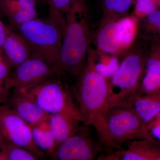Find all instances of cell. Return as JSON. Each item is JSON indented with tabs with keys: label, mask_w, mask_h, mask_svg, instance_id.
<instances>
[{
	"label": "cell",
	"mask_w": 160,
	"mask_h": 160,
	"mask_svg": "<svg viewBox=\"0 0 160 160\" xmlns=\"http://www.w3.org/2000/svg\"><path fill=\"white\" fill-rule=\"evenodd\" d=\"M97 57V52L90 44L87 62L78 77L75 95L82 123L93 126L102 145L110 149L107 123L110 108L109 82L96 70Z\"/></svg>",
	"instance_id": "1"
},
{
	"label": "cell",
	"mask_w": 160,
	"mask_h": 160,
	"mask_svg": "<svg viewBox=\"0 0 160 160\" xmlns=\"http://www.w3.org/2000/svg\"><path fill=\"white\" fill-rule=\"evenodd\" d=\"M85 0H72L66 14L58 69L79 77L86 66L92 37L91 19Z\"/></svg>",
	"instance_id": "2"
},
{
	"label": "cell",
	"mask_w": 160,
	"mask_h": 160,
	"mask_svg": "<svg viewBox=\"0 0 160 160\" xmlns=\"http://www.w3.org/2000/svg\"><path fill=\"white\" fill-rule=\"evenodd\" d=\"M124 53L117 71L108 80L110 108L129 105L139 92L140 81L145 68L149 41L142 37Z\"/></svg>",
	"instance_id": "3"
},
{
	"label": "cell",
	"mask_w": 160,
	"mask_h": 160,
	"mask_svg": "<svg viewBox=\"0 0 160 160\" xmlns=\"http://www.w3.org/2000/svg\"><path fill=\"white\" fill-rule=\"evenodd\" d=\"M16 29L30 45L32 56L45 61L59 71L63 32L57 23L50 18H37L21 24Z\"/></svg>",
	"instance_id": "4"
},
{
	"label": "cell",
	"mask_w": 160,
	"mask_h": 160,
	"mask_svg": "<svg viewBox=\"0 0 160 160\" xmlns=\"http://www.w3.org/2000/svg\"><path fill=\"white\" fill-rule=\"evenodd\" d=\"M21 92L34 100L49 114L73 113L79 116L82 122L72 93L67 85L60 80L51 78Z\"/></svg>",
	"instance_id": "5"
},
{
	"label": "cell",
	"mask_w": 160,
	"mask_h": 160,
	"mask_svg": "<svg viewBox=\"0 0 160 160\" xmlns=\"http://www.w3.org/2000/svg\"><path fill=\"white\" fill-rule=\"evenodd\" d=\"M107 123L111 149L137 138L153 140L146 126L129 105L111 107Z\"/></svg>",
	"instance_id": "6"
},
{
	"label": "cell",
	"mask_w": 160,
	"mask_h": 160,
	"mask_svg": "<svg viewBox=\"0 0 160 160\" xmlns=\"http://www.w3.org/2000/svg\"><path fill=\"white\" fill-rule=\"evenodd\" d=\"M0 129L9 142L26 149L39 158L45 156V152L33 141L31 126L8 104L0 105Z\"/></svg>",
	"instance_id": "7"
},
{
	"label": "cell",
	"mask_w": 160,
	"mask_h": 160,
	"mask_svg": "<svg viewBox=\"0 0 160 160\" xmlns=\"http://www.w3.org/2000/svg\"><path fill=\"white\" fill-rule=\"evenodd\" d=\"M60 73L45 61L31 56L14 69L5 84L10 89L25 91Z\"/></svg>",
	"instance_id": "8"
},
{
	"label": "cell",
	"mask_w": 160,
	"mask_h": 160,
	"mask_svg": "<svg viewBox=\"0 0 160 160\" xmlns=\"http://www.w3.org/2000/svg\"><path fill=\"white\" fill-rule=\"evenodd\" d=\"M88 126L85 125V127H80L74 134L59 145L50 157L52 159H94L101 150L102 144L92 138Z\"/></svg>",
	"instance_id": "9"
},
{
	"label": "cell",
	"mask_w": 160,
	"mask_h": 160,
	"mask_svg": "<svg viewBox=\"0 0 160 160\" xmlns=\"http://www.w3.org/2000/svg\"><path fill=\"white\" fill-rule=\"evenodd\" d=\"M118 19L103 16L94 36L95 50L106 55H121Z\"/></svg>",
	"instance_id": "10"
},
{
	"label": "cell",
	"mask_w": 160,
	"mask_h": 160,
	"mask_svg": "<svg viewBox=\"0 0 160 160\" xmlns=\"http://www.w3.org/2000/svg\"><path fill=\"white\" fill-rule=\"evenodd\" d=\"M99 160H160V147L154 140L130 142L125 149L98 157Z\"/></svg>",
	"instance_id": "11"
},
{
	"label": "cell",
	"mask_w": 160,
	"mask_h": 160,
	"mask_svg": "<svg viewBox=\"0 0 160 160\" xmlns=\"http://www.w3.org/2000/svg\"><path fill=\"white\" fill-rule=\"evenodd\" d=\"M8 105L31 126L48 120L50 115L34 100L13 88L9 93Z\"/></svg>",
	"instance_id": "12"
},
{
	"label": "cell",
	"mask_w": 160,
	"mask_h": 160,
	"mask_svg": "<svg viewBox=\"0 0 160 160\" xmlns=\"http://www.w3.org/2000/svg\"><path fill=\"white\" fill-rule=\"evenodd\" d=\"M3 52L12 69H16L31 56V47L27 40L18 31L8 26Z\"/></svg>",
	"instance_id": "13"
},
{
	"label": "cell",
	"mask_w": 160,
	"mask_h": 160,
	"mask_svg": "<svg viewBox=\"0 0 160 160\" xmlns=\"http://www.w3.org/2000/svg\"><path fill=\"white\" fill-rule=\"evenodd\" d=\"M36 0H0V9L16 28L38 18Z\"/></svg>",
	"instance_id": "14"
},
{
	"label": "cell",
	"mask_w": 160,
	"mask_h": 160,
	"mask_svg": "<svg viewBox=\"0 0 160 160\" xmlns=\"http://www.w3.org/2000/svg\"><path fill=\"white\" fill-rule=\"evenodd\" d=\"M129 106L147 127L160 113V91L149 93L139 91L132 100Z\"/></svg>",
	"instance_id": "15"
},
{
	"label": "cell",
	"mask_w": 160,
	"mask_h": 160,
	"mask_svg": "<svg viewBox=\"0 0 160 160\" xmlns=\"http://www.w3.org/2000/svg\"><path fill=\"white\" fill-rule=\"evenodd\" d=\"M48 122L55 141L56 148L77 131L80 127L79 123L82 122V120L77 115L62 112L50 114Z\"/></svg>",
	"instance_id": "16"
},
{
	"label": "cell",
	"mask_w": 160,
	"mask_h": 160,
	"mask_svg": "<svg viewBox=\"0 0 160 160\" xmlns=\"http://www.w3.org/2000/svg\"><path fill=\"white\" fill-rule=\"evenodd\" d=\"M139 19L128 15L118 21V31L121 55L124 54L135 42L138 31Z\"/></svg>",
	"instance_id": "17"
},
{
	"label": "cell",
	"mask_w": 160,
	"mask_h": 160,
	"mask_svg": "<svg viewBox=\"0 0 160 160\" xmlns=\"http://www.w3.org/2000/svg\"><path fill=\"white\" fill-rule=\"evenodd\" d=\"M32 138L37 146L51 157L56 149L55 141L48 120L31 126Z\"/></svg>",
	"instance_id": "18"
},
{
	"label": "cell",
	"mask_w": 160,
	"mask_h": 160,
	"mask_svg": "<svg viewBox=\"0 0 160 160\" xmlns=\"http://www.w3.org/2000/svg\"><path fill=\"white\" fill-rule=\"evenodd\" d=\"M138 29L144 38H160V9H156L145 17L139 19Z\"/></svg>",
	"instance_id": "19"
},
{
	"label": "cell",
	"mask_w": 160,
	"mask_h": 160,
	"mask_svg": "<svg viewBox=\"0 0 160 160\" xmlns=\"http://www.w3.org/2000/svg\"><path fill=\"white\" fill-rule=\"evenodd\" d=\"M136 0H102L103 16L119 19L126 16Z\"/></svg>",
	"instance_id": "20"
},
{
	"label": "cell",
	"mask_w": 160,
	"mask_h": 160,
	"mask_svg": "<svg viewBox=\"0 0 160 160\" xmlns=\"http://www.w3.org/2000/svg\"><path fill=\"white\" fill-rule=\"evenodd\" d=\"M49 7V18L57 23L64 32L66 18L63 14H67L72 0H44Z\"/></svg>",
	"instance_id": "21"
},
{
	"label": "cell",
	"mask_w": 160,
	"mask_h": 160,
	"mask_svg": "<svg viewBox=\"0 0 160 160\" xmlns=\"http://www.w3.org/2000/svg\"><path fill=\"white\" fill-rule=\"evenodd\" d=\"M97 52V57L95 64L96 70L99 74L109 80L112 77L120 65L118 57Z\"/></svg>",
	"instance_id": "22"
},
{
	"label": "cell",
	"mask_w": 160,
	"mask_h": 160,
	"mask_svg": "<svg viewBox=\"0 0 160 160\" xmlns=\"http://www.w3.org/2000/svg\"><path fill=\"white\" fill-rule=\"evenodd\" d=\"M6 160H37L38 158L21 146L7 141L0 148Z\"/></svg>",
	"instance_id": "23"
},
{
	"label": "cell",
	"mask_w": 160,
	"mask_h": 160,
	"mask_svg": "<svg viewBox=\"0 0 160 160\" xmlns=\"http://www.w3.org/2000/svg\"><path fill=\"white\" fill-rule=\"evenodd\" d=\"M145 59V68L160 73V38L149 39Z\"/></svg>",
	"instance_id": "24"
},
{
	"label": "cell",
	"mask_w": 160,
	"mask_h": 160,
	"mask_svg": "<svg viewBox=\"0 0 160 160\" xmlns=\"http://www.w3.org/2000/svg\"><path fill=\"white\" fill-rule=\"evenodd\" d=\"M144 75L139 85V91L142 93H149L160 91V73L144 69Z\"/></svg>",
	"instance_id": "25"
},
{
	"label": "cell",
	"mask_w": 160,
	"mask_h": 160,
	"mask_svg": "<svg viewBox=\"0 0 160 160\" xmlns=\"http://www.w3.org/2000/svg\"><path fill=\"white\" fill-rule=\"evenodd\" d=\"M133 15L139 19L158 9V0H136Z\"/></svg>",
	"instance_id": "26"
},
{
	"label": "cell",
	"mask_w": 160,
	"mask_h": 160,
	"mask_svg": "<svg viewBox=\"0 0 160 160\" xmlns=\"http://www.w3.org/2000/svg\"><path fill=\"white\" fill-rule=\"evenodd\" d=\"M11 70L5 59L3 51L0 50V80L5 82L11 74Z\"/></svg>",
	"instance_id": "27"
},
{
	"label": "cell",
	"mask_w": 160,
	"mask_h": 160,
	"mask_svg": "<svg viewBox=\"0 0 160 160\" xmlns=\"http://www.w3.org/2000/svg\"><path fill=\"white\" fill-rule=\"evenodd\" d=\"M147 129L151 131L149 133L152 139L154 138L160 141V113L147 126Z\"/></svg>",
	"instance_id": "28"
},
{
	"label": "cell",
	"mask_w": 160,
	"mask_h": 160,
	"mask_svg": "<svg viewBox=\"0 0 160 160\" xmlns=\"http://www.w3.org/2000/svg\"><path fill=\"white\" fill-rule=\"evenodd\" d=\"M11 89L6 86L5 82L0 80V105L8 104V98Z\"/></svg>",
	"instance_id": "29"
},
{
	"label": "cell",
	"mask_w": 160,
	"mask_h": 160,
	"mask_svg": "<svg viewBox=\"0 0 160 160\" xmlns=\"http://www.w3.org/2000/svg\"><path fill=\"white\" fill-rule=\"evenodd\" d=\"M7 26L0 19V50L3 51V47L7 35Z\"/></svg>",
	"instance_id": "30"
},
{
	"label": "cell",
	"mask_w": 160,
	"mask_h": 160,
	"mask_svg": "<svg viewBox=\"0 0 160 160\" xmlns=\"http://www.w3.org/2000/svg\"><path fill=\"white\" fill-rule=\"evenodd\" d=\"M8 140H6L2 135L0 134V148Z\"/></svg>",
	"instance_id": "31"
},
{
	"label": "cell",
	"mask_w": 160,
	"mask_h": 160,
	"mask_svg": "<svg viewBox=\"0 0 160 160\" xmlns=\"http://www.w3.org/2000/svg\"><path fill=\"white\" fill-rule=\"evenodd\" d=\"M0 160H6L4 154L1 151H0Z\"/></svg>",
	"instance_id": "32"
},
{
	"label": "cell",
	"mask_w": 160,
	"mask_h": 160,
	"mask_svg": "<svg viewBox=\"0 0 160 160\" xmlns=\"http://www.w3.org/2000/svg\"><path fill=\"white\" fill-rule=\"evenodd\" d=\"M158 9H160V0H158Z\"/></svg>",
	"instance_id": "33"
},
{
	"label": "cell",
	"mask_w": 160,
	"mask_h": 160,
	"mask_svg": "<svg viewBox=\"0 0 160 160\" xmlns=\"http://www.w3.org/2000/svg\"><path fill=\"white\" fill-rule=\"evenodd\" d=\"M36 1H42V0H36Z\"/></svg>",
	"instance_id": "34"
}]
</instances>
